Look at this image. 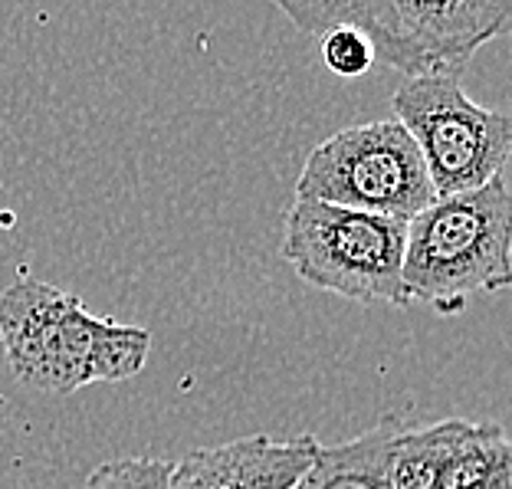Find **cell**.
I'll use <instances>...</instances> for the list:
<instances>
[{
  "label": "cell",
  "instance_id": "cell-12",
  "mask_svg": "<svg viewBox=\"0 0 512 489\" xmlns=\"http://www.w3.org/2000/svg\"><path fill=\"white\" fill-rule=\"evenodd\" d=\"M296 30L309 37H322L332 27L348 23V0H270Z\"/></svg>",
  "mask_w": 512,
  "mask_h": 489
},
{
  "label": "cell",
  "instance_id": "cell-5",
  "mask_svg": "<svg viewBox=\"0 0 512 489\" xmlns=\"http://www.w3.org/2000/svg\"><path fill=\"white\" fill-rule=\"evenodd\" d=\"M348 23L394 73L460 76L483 46L512 33V0H348Z\"/></svg>",
  "mask_w": 512,
  "mask_h": 489
},
{
  "label": "cell",
  "instance_id": "cell-4",
  "mask_svg": "<svg viewBox=\"0 0 512 489\" xmlns=\"http://www.w3.org/2000/svg\"><path fill=\"white\" fill-rule=\"evenodd\" d=\"M296 197L411 220L434 204L437 191L411 132L398 119H384L322 138L299 171Z\"/></svg>",
  "mask_w": 512,
  "mask_h": 489
},
{
  "label": "cell",
  "instance_id": "cell-9",
  "mask_svg": "<svg viewBox=\"0 0 512 489\" xmlns=\"http://www.w3.org/2000/svg\"><path fill=\"white\" fill-rule=\"evenodd\" d=\"M473 421L447 417L430 427H401L391 444V489H440V480L467 440Z\"/></svg>",
  "mask_w": 512,
  "mask_h": 489
},
{
  "label": "cell",
  "instance_id": "cell-10",
  "mask_svg": "<svg viewBox=\"0 0 512 489\" xmlns=\"http://www.w3.org/2000/svg\"><path fill=\"white\" fill-rule=\"evenodd\" d=\"M174 463L155 457H125L99 463L83 489H171Z\"/></svg>",
  "mask_w": 512,
  "mask_h": 489
},
{
  "label": "cell",
  "instance_id": "cell-3",
  "mask_svg": "<svg viewBox=\"0 0 512 489\" xmlns=\"http://www.w3.org/2000/svg\"><path fill=\"white\" fill-rule=\"evenodd\" d=\"M407 220L296 197L283 220V260L322 293L362 306H414L404 289Z\"/></svg>",
  "mask_w": 512,
  "mask_h": 489
},
{
  "label": "cell",
  "instance_id": "cell-7",
  "mask_svg": "<svg viewBox=\"0 0 512 489\" xmlns=\"http://www.w3.org/2000/svg\"><path fill=\"white\" fill-rule=\"evenodd\" d=\"M316 437L276 440L253 434L230 444L191 450L174 463L171 489H289L312 467Z\"/></svg>",
  "mask_w": 512,
  "mask_h": 489
},
{
  "label": "cell",
  "instance_id": "cell-2",
  "mask_svg": "<svg viewBox=\"0 0 512 489\" xmlns=\"http://www.w3.org/2000/svg\"><path fill=\"white\" fill-rule=\"evenodd\" d=\"M512 286V191L506 174L483 188L434 197L407 220L404 289L440 316H457L473 296Z\"/></svg>",
  "mask_w": 512,
  "mask_h": 489
},
{
  "label": "cell",
  "instance_id": "cell-11",
  "mask_svg": "<svg viewBox=\"0 0 512 489\" xmlns=\"http://www.w3.org/2000/svg\"><path fill=\"white\" fill-rule=\"evenodd\" d=\"M319 53H322V63L329 66V73L342 79H358L375 66V50H371L365 33L352 27V23H342V27H332L329 33H322Z\"/></svg>",
  "mask_w": 512,
  "mask_h": 489
},
{
  "label": "cell",
  "instance_id": "cell-6",
  "mask_svg": "<svg viewBox=\"0 0 512 489\" xmlns=\"http://www.w3.org/2000/svg\"><path fill=\"white\" fill-rule=\"evenodd\" d=\"M394 119L421 148L437 197L483 188L512 161V115L473 102L460 76L404 79Z\"/></svg>",
  "mask_w": 512,
  "mask_h": 489
},
{
  "label": "cell",
  "instance_id": "cell-1",
  "mask_svg": "<svg viewBox=\"0 0 512 489\" xmlns=\"http://www.w3.org/2000/svg\"><path fill=\"white\" fill-rule=\"evenodd\" d=\"M0 345L20 384L73 394L96 381L135 378L148 362L151 332L92 316L60 286L20 279L0 296Z\"/></svg>",
  "mask_w": 512,
  "mask_h": 489
},
{
  "label": "cell",
  "instance_id": "cell-8",
  "mask_svg": "<svg viewBox=\"0 0 512 489\" xmlns=\"http://www.w3.org/2000/svg\"><path fill=\"white\" fill-rule=\"evenodd\" d=\"M401 427L398 417L384 414L375 427L345 444H319L312 467L289 489H391L388 460Z\"/></svg>",
  "mask_w": 512,
  "mask_h": 489
}]
</instances>
